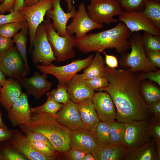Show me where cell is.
Returning <instances> with one entry per match:
<instances>
[{
	"mask_svg": "<svg viewBox=\"0 0 160 160\" xmlns=\"http://www.w3.org/2000/svg\"><path fill=\"white\" fill-rule=\"evenodd\" d=\"M103 76L108 85L100 89L108 93L116 108V119L126 123L133 121L148 120L150 113L148 105L140 91V81L130 70L111 68L105 66Z\"/></svg>",
	"mask_w": 160,
	"mask_h": 160,
	"instance_id": "cell-1",
	"label": "cell"
},
{
	"mask_svg": "<svg viewBox=\"0 0 160 160\" xmlns=\"http://www.w3.org/2000/svg\"><path fill=\"white\" fill-rule=\"evenodd\" d=\"M131 34L125 24L119 22L110 29L86 34L81 39H75V46L85 54L102 52L106 49H115L122 55L130 48L129 39Z\"/></svg>",
	"mask_w": 160,
	"mask_h": 160,
	"instance_id": "cell-2",
	"label": "cell"
},
{
	"mask_svg": "<svg viewBox=\"0 0 160 160\" xmlns=\"http://www.w3.org/2000/svg\"><path fill=\"white\" fill-rule=\"evenodd\" d=\"M32 113L30 123L27 125L21 126L23 129L42 134L49 140L57 153H62L70 148V130L60 123L55 116L43 112Z\"/></svg>",
	"mask_w": 160,
	"mask_h": 160,
	"instance_id": "cell-3",
	"label": "cell"
},
{
	"mask_svg": "<svg viewBox=\"0 0 160 160\" xmlns=\"http://www.w3.org/2000/svg\"><path fill=\"white\" fill-rule=\"evenodd\" d=\"M131 51L122 55V61L132 72L142 71L145 73L159 70L153 66L148 60L145 51L142 35L138 32H134L129 39Z\"/></svg>",
	"mask_w": 160,
	"mask_h": 160,
	"instance_id": "cell-4",
	"label": "cell"
},
{
	"mask_svg": "<svg viewBox=\"0 0 160 160\" xmlns=\"http://www.w3.org/2000/svg\"><path fill=\"white\" fill-rule=\"evenodd\" d=\"M51 19L47 18L43 23L45 25L48 41L57 63L65 61L75 56L73 48L75 46V37L69 35L62 37L55 29Z\"/></svg>",
	"mask_w": 160,
	"mask_h": 160,
	"instance_id": "cell-5",
	"label": "cell"
},
{
	"mask_svg": "<svg viewBox=\"0 0 160 160\" xmlns=\"http://www.w3.org/2000/svg\"><path fill=\"white\" fill-rule=\"evenodd\" d=\"M88 14L90 18L100 24L116 23L118 20L114 16L121 15L124 10L117 0H90Z\"/></svg>",
	"mask_w": 160,
	"mask_h": 160,
	"instance_id": "cell-6",
	"label": "cell"
},
{
	"mask_svg": "<svg viewBox=\"0 0 160 160\" xmlns=\"http://www.w3.org/2000/svg\"><path fill=\"white\" fill-rule=\"evenodd\" d=\"M93 57V55H90L85 59L74 60L64 65L57 66L51 63L47 65L38 64L36 65L35 67L42 73L54 76L57 79L58 84H66L78 72L87 67Z\"/></svg>",
	"mask_w": 160,
	"mask_h": 160,
	"instance_id": "cell-7",
	"label": "cell"
},
{
	"mask_svg": "<svg viewBox=\"0 0 160 160\" xmlns=\"http://www.w3.org/2000/svg\"><path fill=\"white\" fill-rule=\"evenodd\" d=\"M53 8V0H39L37 3L31 6L24 5L19 11L28 24L29 52L33 49V42L37 29L44 21V17L47 12Z\"/></svg>",
	"mask_w": 160,
	"mask_h": 160,
	"instance_id": "cell-8",
	"label": "cell"
},
{
	"mask_svg": "<svg viewBox=\"0 0 160 160\" xmlns=\"http://www.w3.org/2000/svg\"><path fill=\"white\" fill-rule=\"evenodd\" d=\"M122 145L128 149L138 147L149 141L151 136L150 122L148 120L125 123Z\"/></svg>",
	"mask_w": 160,
	"mask_h": 160,
	"instance_id": "cell-9",
	"label": "cell"
},
{
	"mask_svg": "<svg viewBox=\"0 0 160 160\" xmlns=\"http://www.w3.org/2000/svg\"><path fill=\"white\" fill-rule=\"evenodd\" d=\"M33 50L31 55L32 62L34 65L42 63L47 65L57 61L48 41L46 29L43 23L37 29L33 42Z\"/></svg>",
	"mask_w": 160,
	"mask_h": 160,
	"instance_id": "cell-10",
	"label": "cell"
},
{
	"mask_svg": "<svg viewBox=\"0 0 160 160\" xmlns=\"http://www.w3.org/2000/svg\"><path fill=\"white\" fill-rule=\"evenodd\" d=\"M118 20L124 23L132 34L143 31L155 36H160V30L144 14L143 11H124Z\"/></svg>",
	"mask_w": 160,
	"mask_h": 160,
	"instance_id": "cell-11",
	"label": "cell"
},
{
	"mask_svg": "<svg viewBox=\"0 0 160 160\" xmlns=\"http://www.w3.org/2000/svg\"><path fill=\"white\" fill-rule=\"evenodd\" d=\"M72 20V22L67 26L66 31L71 35L75 33L76 39L83 38L91 31L104 27L103 24H98L90 18L83 2L79 6L78 10Z\"/></svg>",
	"mask_w": 160,
	"mask_h": 160,
	"instance_id": "cell-12",
	"label": "cell"
},
{
	"mask_svg": "<svg viewBox=\"0 0 160 160\" xmlns=\"http://www.w3.org/2000/svg\"><path fill=\"white\" fill-rule=\"evenodd\" d=\"M0 69L10 79H16L23 77L25 65L16 46L0 54Z\"/></svg>",
	"mask_w": 160,
	"mask_h": 160,
	"instance_id": "cell-13",
	"label": "cell"
},
{
	"mask_svg": "<svg viewBox=\"0 0 160 160\" xmlns=\"http://www.w3.org/2000/svg\"><path fill=\"white\" fill-rule=\"evenodd\" d=\"M47 73L41 74L35 71L31 77H22L16 80L21 88L25 90L28 96L31 95L39 99L52 87L51 82L47 80Z\"/></svg>",
	"mask_w": 160,
	"mask_h": 160,
	"instance_id": "cell-14",
	"label": "cell"
},
{
	"mask_svg": "<svg viewBox=\"0 0 160 160\" xmlns=\"http://www.w3.org/2000/svg\"><path fill=\"white\" fill-rule=\"evenodd\" d=\"M100 120L109 123L115 121L116 111L113 102L107 92H94L91 98Z\"/></svg>",
	"mask_w": 160,
	"mask_h": 160,
	"instance_id": "cell-15",
	"label": "cell"
},
{
	"mask_svg": "<svg viewBox=\"0 0 160 160\" xmlns=\"http://www.w3.org/2000/svg\"><path fill=\"white\" fill-rule=\"evenodd\" d=\"M7 110L8 119L13 126H26L30 123L31 111L25 93L22 92L12 107Z\"/></svg>",
	"mask_w": 160,
	"mask_h": 160,
	"instance_id": "cell-16",
	"label": "cell"
},
{
	"mask_svg": "<svg viewBox=\"0 0 160 160\" xmlns=\"http://www.w3.org/2000/svg\"><path fill=\"white\" fill-rule=\"evenodd\" d=\"M61 1L53 0V8L47 11L45 15L47 18L52 20L53 25L57 33L61 36L65 37L70 35L66 31L67 22L70 18L75 17L77 11L74 8L71 11L65 13L61 6Z\"/></svg>",
	"mask_w": 160,
	"mask_h": 160,
	"instance_id": "cell-17",
	"label": "cell"
},
{
	"mask_svg": "<svg viewBox=\"0 0 160 160\" xmlns=\"http://www.w3.org/2000/svg\"><path fill=\"white\" fill-rule=\"evenodd\" d=\"M55 116L60 123L70 130L84 129L77 104L70 100Z\"/></svg>",
	"mask_w": 160,
	"mask_h": 160,
	"instance_id": "cell-18",
	"label": "cell"
},
{
	"mask_svg": "<svg viewBox=\"0 0 160 160\" xmlns=\"http://www.w3.org/2000/svg\"><path fill=\"white\" fill-rule=\"evenodd\" d=\"M66 84L70 99L76 103L91 98L94 92L87 85L82 74H77Z\"/></svg>",
	"mask_w": 160,
	"mask_h": 160,
	"instance_id": "cell-19",
	"label": "cell"
},
{
	"mask_svg": "<svg viewBox=\"0 0 160 160\" xmlns=\"http://www.w3.org/2000/svg\"><path fill=\"white\" fill-rule=\"evenodd\" d=\"M69 145L70 148L78 149L86 153H91L98 146L92 133L84 129L71 130Z\"/></svg>",
	"mask_w": 160,
	"mask_h": 160,
	"instance_id": "cell-20",
	"label": "cell"
},
{
	"mask_svg": "<svg viewBox=\"0 0 160 160\" xmlns=\"http://www.w3.org/2000/svg\"><path fill=\"white\" fill-rule=\"evenodd\" d=\"M10 142L16 150L29 160H52L56 159V157L47 156L37 151L31 146L26 136L18 132L14 134Z\"/></svg>",
	"mask_w": 160,
	"mask_h": 160,
	"instance_id": "cell-21",
	"label": "cell"
},
{
	"mask_svg": "<svg viewBox=\"0 0 160 160\" xmlns=\"http://www.w3.org/2000/svg\"><path fill=\"white\" fill-rule=\"evenodd\" d=\"M76 104L84 129L93 132L100 120L91 98Z\"/></svg>",
	"mask_w": 160,
	"mask_h": 160,
	"instance_id": "cell-22",
	"label": "cell"
},
{
	"mask_svg": "<svg viewBox=\"0 0 160 160\" xmlns=\"http://www.w3.org/2000/svg\"><path fill=\"white\" fill-rule=\"evenodd\" d=\"M22 93L21 87L16 79H7L1 90L0 102L2 106L7 110L10 108Z\"/></svg>",
	"mask_w": 160,
	"mask_h": 160,
	"instance_id": "cell-23",
	"label": "cell"
},
{
	"mask_svg": "<svg viewBox=\"0 0 160 160\" xmlns=\"http://www.w3.org/2000/svg\"><path fill=\"white\" fill-rule=\"evenodd\" d=\"M128 149L123 145L98 146L91 153L96 160H123Z\"/></svg>",
	"mask_w": 160,
	"mask_h": 160,
	"instance_id": "cell-24",
	"label": "cell"
},
{
	"mask_svg": "<svg viewBox=\"0 0 160 160\" xmlns=\"http://www.w3.org/2000/svg\"><path fill=\"white\" fill-rule=\"evenodd\" d=\"M153 141L150 140L128 151L125 160H159Z\"/></svg>",
	"mask_w": 160,
	"mask_h": 160,
	"instance_id": "cell-25",
	"label": "cell"
},
{
	"mask_svg": "<svg viewBox=\"0 0 160 160\" xmlns=\"http://www.w3.org/2000/svg\"><path fill=\"white\" fill-rule=\"evenodd\" d=\"M28 33V26L26 21L24 26L20 31L16 33L12 39L25 64V69L23 74V77L27 76L30 72V68L27 55V46L28 40L27 35Z\"/></svg>",
	"mask_w": 160,
	"mask_h": 160,
	"instance_id": "cell-26",
	"label": "cell"
},
{
	"mask_svg": "<svg viewBox=\"0 0 160 160\" xmlns=\"http://www.w3.org/2000/svg\"><path fill=\"white\" fill-rule=\"evenodd\" d=\"M105 63L100 52H97L89 65L84 69L82 74L85 80L103 76L105 71Z\"/></svg>",
	"mask_w": 160,
	"mask_h": 160,
	"instance_id": "cell-27",
	"label": "cell"
},
{
	"mask_svg": "<svg viewBox=\"0 0 160 160\" xmlns=\"http://www.w3.org/2000/svg\"><path fill=\"white\" fill-rule=\"evenodd\" d=\"M92 133L94 139L98 146H107L113 145L110 139L109 123L100 121Z\"/></svg>",
	"mask_w": 160,
	"mask_h": 160,
	"instance_id": "cell-28",
	"label": "cell"
},
{
	"mask_svg": "<svg viewBox=\"0 0 160 160\" xmlns=\"http://www.w3.org/2000/svg\"><path fill=\"white\" fill-rule=\"evenodd\" d=\"M144 14L160 30V3L146 0Z\"/></svg>",
	"mask_w": 160,
	"mask_h": 160,
	"instance_id": "cell-29",
	"label": "cell"
},
{
	"mask_svg": "<svg viewBox=\"0 0 160 160\" xmlns=\"http://www.w3.org/2000/svg\"><path fill=\"white\" fill-rule=\"evenodd\" d=\"M110 137L113 145H122L125 123L116 122L109 123Z\"/></svg>",
	"mask_w": 160,
	"mask_h": 160,
	"instance_id": "cell-30",
	"label": "cell"
},
{
	"mask_svg": "<svg viewBox=\"0 0 160 160\" xmlns=\"http://www.w3.org/2000/svg\"><path fill=\"white\" fill-rule=\"evenodd\" d=\"M142 97L148 105L160 100V89L155 85L145 83L140 87Z\"/></svg>",
	"mask_w": 160,
	"mask_h": 160,
	"instance_id": "cell-31",
	"label": "cell"
},
{
	"mask_svg": "<svg viewBox=\"0 0 160 160\" xmlns=\"http://www.w3.org/2000/svg\"><path fill=\"white\" fill-rule=\"evenodd\" d=\"M47 99L46 102L41 105L31 108L32 113L43 112L55 116L63 106L61 103H58L49 95L47 94Z\"/></svg>",
	"mask_w": 160,
	"mask_h": 160,
	"instance_id": "cell-32",
	"label": "cell"
},
{
	"mask_svg": "<svg viewBox=\"0 0 160 160\" xmlns=\"http://www.w3.org/2000/svg\"><path fill=\"white\" fill-rule=\"evenodd\" d=\"M56 102L66 105L70 100L67 91V84H58L57 87L47 93Z\"/></svg>",
	"mask_w": 160,
	"mask_h": 160,
	"instance_id": "cell-33",
	"label": "cell"
},
{
	"mask_svg": "<svg viewBox=\"0 0 160 160\" xmlns=\"http://www.w3.org/2000/svg\"><path fill=\"white\" fill-rule=\"evenodd\" d=\"M25 22H13L0 25V35L12 39L23 27Z\"/></svg>",
	"mask_w": 160,
	"mask_h": 160,
	"instance_id": "cell-34",
	"label": "cell"
},
{
	"mask_svg": "<svg viewBox=\"0 0 160 160\" xmlns=\"http://www.w3.org/2000/svg\"><path fill=\"white\" fill-rule=\"evenodd\" d=\"M142 37L145 52L160 51V36H155L144 32Z\"/></svg>",
	"mask_w": 160,
	"mask_h": 160,
	"instance_id": "cell-35",
	"label": "cell"
},
{
	"mask_svg": "<svg viewBox=\"0 0 160 160\" xmlns=\"http://www.w3.org/2000/svg\"><path fill=\"white\" fill-rule=\"evenodd\" d=\"M124 11H143L146 0H117Z\"/></svg>",
	"mask_w": 160,
	"mask_h": 160,
	"instance_id": "cell-36",
	"label": "cell"
},
{
	"mask_svg": "<svg viewBox=\"0 0 160 160\" xmlns=\"http://www.w3.org/2000/svg\"><path fill=\"white\" fill-rule=\"evenodd\" d=\"M160 119L155 117L150 122V130L151 135L154 138L156 144V149L160 158Z\"/></svg>",
	"mask_w": 160,
	"mask_h": 160,
	"instance_id": "cell-37",
	"label": "cell"
},
{
	"mask_svg": "<svg viewBox=\"0 0 160 160\" xmlns=\"http://www.w3.org/2000/svg\"><path fill=\"white\" fill-rule=\"evenodd\" d=\"M29 141L31 146L41 154L49 157H56L57 156V152L51 149L44 143L30 140Z\"/></svg>",
	"mask_w": 160,
	"mask_h": 160,
	"instance_id": "cell-38",
	"label": "cell"
},
{
	"mask_svg": "<svg viewBox=\"0 0 160 160\" xmlns=\"http://www.w3.org/2000/svg\"><path fill=\"white\" fill-rule=\"evenodd\" d=\"M87 86L92 90L98 91L107 87L108 84L107 79L103 76H99L89 80H85Z\"/></svg>",
	"mask_w": 160,
	"mask_h": 160,
	"instance_id": "cell-39",
	"label": "cell"
},
{
	"mask_svg": "<svg viewBox=\"0 0 160 160\" xmlns=\"http://www.w3.org/2000/svg\"><path fill=\"white\" fill-rule=\"evenodd\" d=\"M23 130L26 135L25 136L29 140L44 143L51 149L55 151L50 141L42 134L37 132L25 129Z\"/></svg>",
	"mask_w": 160,
	"mask_h": 160,
	"instance_id": "cell-40",
	"label": "cell"
},
{
	"mask_svg": "<svg viewBox=\"0 0 160 160\" xmlns=\"http://www.w3.org/2000/svg\"><path fill=\"white\" fill-rule=\"evenodd\" d=\"M25 20L19 11H14L9 14H0V25L13 22Z\"/></svg>",
	"mask_w": 160,
	"mask_h": 160,
	"instance_id": "cell-41",
	"label": "cell"
},
{
	"mask_svg": "<svg viewBox=\"0 0 160 160\" xmlns=\"http://www.w3.org/2000/svg\"><path fill=\"white\" fill-rule=\"evenodd\" d=\"M65 160H83L86 153L78 149L70 148L66 152L62 153Z\"/></svg>",
	"mask_w": 160,
	"mask_h": 160,
	"instance_id": "cell-42",
	"label": "cell"
},
{
	"mask_svg": "<svg viewBox=\"0 0 160 160\" xmlns=\"http://www.w3.org/2000/svg\"><path fill=\"white\" fill-rule=\"evenodd\" d=\"M3 158L7 160H26L28 159L23 155L16 150L5 149L3 150Z\"/></svg>",
	"mask_w": 160,
	"mask_h": 160,
	"instance_id": "cell-43",
	"label": "cell"
},
{
	"mask_svg": "<svg viewBox=\"0 0 160 160\" xmlns=\"http://www.w3.org/2000/svg\"><path fill=\"white\" fill-rule=\"evenodd\" d=\"M140 81L146 79L154 81L160 86V71L146 72L137 76Z\"/></svg>",
	"mask_w": 160,
	"mask_h": 160,
	"instance_id": "cell-44",
	"label": "cell"
},
{
	"mask_svg": "<svg viewBox=\"0 0 160 160\" xmlns=\"http://www.w3.org/2000/svg\"><path fill=\"white\" fill-rule=\"evenodd\" d=\"M146 55L151 63L154 67L160 68V51L145 52Z\"/></svg>",
	"mask_w": 160,
	"mask_h": 160,
	"instance_id": "cell-45",
	"label": "cell"
},
{
	"mask_svg": "<svg viewBox=\"0 0 160 160\" xmlns=\"http://www.w3.org/2000/svg\"><path fill=\"white\" fill-rule=\"evenodd\" d=\"M13 45L12 39L0 35V54L7 51L13 47Z\"/></svg>",
	"mask_w": 160,
	"mask_h": 160,
	"instance_id": "cell-46",
	"label": "cell"
},
{
	"mask_svg": "<svg viewBox=\"0 0 160 160\" xmlns=\"http://www.w3.org/2000/svg\"><path fill=\"white\" fill-rule=\"evenodd\" d=\"M17 0H4L0 4V14H4L6 12L14 11L13 7Z\"/></svg>",
	"mask_w": 160,
	"mask_h": 160,
	"instance_id": "cell-47",
	"label": "cell"
},
{
	"mask_svg": "<svg viewBox=\"0 0 160 160\" xmlns=\"http://www.w3.org/2000/svg\"><path fill=\"white\" fill-rule=\"evenodd\" d=\"M105 55V63L107 66L111 68H119L118 66V61L117 58L112 55L107 54L104 51L102 52Z\"/></svg>",
	"mask_w": 160,
	"mask_h": 160,
	"instance_id": "cell-48",
	"label": "cell"
},
{
	"mask_svg": "<svg viewBox=\"0 0 160 160\" xmlns=\"http://www.w3.org/2000/svg\"><path fill=\"white\" fill-rule=\"evenodd\" d=\"M148 105L150 112L154 115L156 118L160 119V100Z\"/></svg>",
	"mask_w": 160,
	"mask_h": 160,
	"instance_id": "cell-49",
	"label": "cell"
},
{
	"mask_svg": "<svg viewBox=\"0 0 160 160\" xmlns=\"http://www.w3.org/2000/svg\"><path fill=\"white\" fill-rule=\"evenodd\" d=\"M11 137V132L7 129L0 127V142L7 140Z\"/></svg>",
	"mask_w": 160,
	"mask_h": 160,
	"instance_id": "cell-50",
	"label": "cell"
},
{
	"mask_svg": "<svg viewBox=\"0 0 160 160\" xmlns=\"http://www.w3.org/2000/svg\"><path fill=\"white\" fill-rule=\"evenodd\" d=\"M25 0H17L14 6L15 11H19L23 7Z\"/></svg>",
	"mask_w": 160,
	"mask_h": 160,
	"instance_id": "cell-51",
	"label": "cell"
},
{
	"mask_svg": "<svg viewBox=\"0 0 160 160\" xmlns=\"http://www.w3.org/2000/svg\"><path fill=\"white\" fill-rule=\"evenodd\" d=\"M7 80L5 75L0 69V86L1 87L3 86Z\"/></svg>",
	"mask_w": 160,
	"mask_h": 160,
	"instance_id": "cell-52",
	"label": "cell"
},
{
	"mask_svg": "<svg viewBox=\"0 0 160 160\" xmlns=\"http://www.w3.org/2000/svg\"><path fill=\"white\" fill-rule=\"evenodd\" d=\"M73 0H65L67 3L68 12L71 11L75 8L72 4V1Z\"/></svg>",
	"mask_w": 160,
	"mask_h": 160,
	"instance_id": "cell-53",
	"label": "cell"
},
{
	"mask_svg": "<svg viewBox=\"0 0 160 160\" xmlns=\"http://www.w3.org/2000/svg\"><path fill=\"white\" fill-rule=\"evenodd\" d=\"M83 160H96L91 153H86Z\"/></svg>",
	"mask_w": 160,
	"mask_h": 160,
	"instance_id": "cell-54",
	"label": "cell"
},
{
	"mask_svg": "<svg viewBox=\"0 0 160 160\" xmlns=\"http://www.w3.org/2000/svg\"><path fill=\"white\" fill-rule=\"evenodd\" d=\"M39 0H25L24 5L26 6H31L37 2Z\"/></svg>",
	"mask_w": 160,
	"mask_h": 160,
	"instance_id": "cell-55",
	"label": "cell"
},
{
	"mask_svg": "<svg viewBox=\"0 0 160 160\" xmlns=\"http://www.w3.org/2000/svg\"><path fill=\"white\" fill-rule=\"evenodd\" d=\"M0 127L3 128L7 129V128L3 123L1 119L0 111Z\"/></svg>",
	"mask_w": 160,
	"mask_h": 160,
	"instance_id": "cell-56",
	"label": "cell"
},
{
	"mask_svg": "<svg viewBox=\"0 0 160 160\" xmlns=\"http://www.w3.org/2000/svg\"><path fill=\"white\" fill-rule=\"evenodd\" d=\"M152 1H153L157 2H160V0H150Z\"/></svg>",
	"mask_w": 160,
	"mask_h": 160,
	"instance_id": "cell-57",
	"label": "cell"
},
{
	"mask_svg": "<svg viewBox=\"0 0 160 160\" xmlns=\"http://www.w3.org/2000/svg\"><path fill=\"white\" fill-rule=\"evenodd\" d=\"M4 0H0V3H2L3 2H4Z\"/></svg>",
	"mask_w": 160,
	"mask_h": 160,
	"instance_id": "cell-58",
	"label": "cell"
},
{
	"mask_svg": "<svg viewBox=\"0 0 160 160\" xmlns=\"http://www.w3.org/2000/svg\"><path fill=\"white\" fill-rule=\"evenodd\" d=\"M1 86H0V92H1Z\"/></svg>",
	"mask_w": 160,
	"mask_h": 160,
	"instance_id": "cell-59",
	"label": "cell"
},
{
	"mask_svg": "<svg viewBox=\"0 0 160 160\" xmlns=\"http://www.w3.org/2000/svg\"><path fill=\"white\" fill-rule=\"evenodd\" d=\"M2 159V158L1 156H0V160Z\"/></svg>",
	"mask_w": 160,
	"mask_h": 160,
	"instance_id": "cell-60",
	"label": "cell"
}]
</instances>
